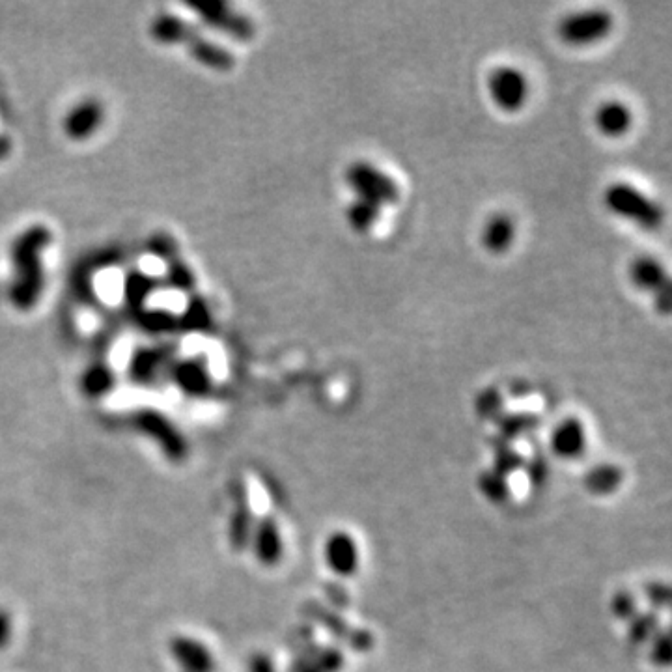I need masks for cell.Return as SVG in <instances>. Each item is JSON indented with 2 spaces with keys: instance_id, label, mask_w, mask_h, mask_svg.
<instances>
[{
  "instance_id": "obj_1",
  "label": "cell",
  "mask_w": 672,
  "mask_h": 672,
  "mask_svg": "<svg viewBox=\"0 0 672 672\" xmlns=\"http://www.w3.org/2000/svg\"><path fill=\"white\" fill-rule=\"evenodd\" d=\"M51 230L42 224L30 226L12 245L14 279L10 301L19 310L36 307L43 292L42 251L51 243Z\"/></svg>"
},
{
  "instance_id": "obj_2",
  "label": "cell",
  "mask_w": 672,
  "mask_h": 672,
  "mask_svg": "<svg viewBox=\"0 0 672 672\" xmlns=\"http://www.w3.org/2000/svg\"><path fill=\"white\" fill-rule=\"evenodd\" d=\"M152 34L159 42L183 43L200 64L208 66L211 70L228 71L236 64V58L228 49L210 42L180 17L159 15L152 23Z\"/></svg>"
},
{
  "instance_id": "obj_3",
  "label": "cell",
  "mask_w": 672,
  "mask_h": 672,
  "mask_svg": "<svg viewBox=\"0 0 672 672\" xmlns=\"http://www.w3.org/2000/svg\"><path fill=\"white\" fill-rule=\"evenodd\" d=\"M603 204L616 217L630 221L643 230H658L665 217L656 200L630 183H611L603 193Z\"/></svg>"
},
{
  "instance_id": "obj_4",
  "label": "cell",
  "mask_w": 672,
  "mask_h": 672,
  "mask_svg": "<svg viewBox=\"0 0 672 672\" xmlns=\"http://www.w3.org/2000/svg\"><path fill=\"white\" fill-rule=\"evenodd\" d=\"M346 182L355 196L370 200L378 204L379 208L391 206L400 198L398 183L394 182L387 172H383L381 168L368 161H355L348 167Z\"/></svg>"
},
{
  "instance_id": "obj_5",
  "label": "cell",
  "mask_w": 672,
  "mask_h": 672,
  "mask_svg": "<svg viewBox=\"0 0 672 672\" xmlns=\"http://www.w3.org/2000/svg\"><path fill=\"white\" fill-rule=\"evenodd\" d=\"M615 27V19L607 10H581L566 15L559 23V38L572 47H587L605 40Z\"/></svg>"
},
{
  "instance_id": "obj_6",
  "label": "cell",
  "mask_w": 672,
  "mask_h": 672,
  "mask_svg": "<svg viewBox=\"0 0 672 672\" xmlns=\"http://www.w3.org/2000/svg\"><path fill=\"white\" fill-rule=\"evenodd\" d=\"M486 86L495 107L510 114L521 111L531 94L527 75L516 66H499L491 70Z\"/></svg>"
},
{
  "instance_id": "obj_7",
  "label": "cell",
  "mask_w": 672,
  "mask_h": 672,
  "mask_svg": "<svg viewBox=\"0 0 672 672\" xmlns=\"http://www.w3.org/2000/svg\"><path fill=\"white\" fill-rule=\"evenodd\" d=\"M322 559L331 574L348 579L361 570L363 549L351 532L338 529L325 536Z\"/></svg>"
},
{
  "instance_id": "obj_8",
  "label": "cell",
  "mask_w": 672,
  "mask_h": 672,
  "mask_svg": "<svg viewBox=\"0 0 672 672\" xmlns=\"http://www.w3.org/2000/svg\"><path fill=\"white\" fill-rule=\"evenodd\" d=\"M198 17L208 23L210 27L219 28L226 32L228 36L236 40H249L254 34V27L247 17L234 12L228 4L224 2H191L187 4Z\"/></svg>"
},
{
  "instance_id": "obj_9",
  "label": "cell",
  "mask_w": 672,
  "mask_h": 672,
  "mask_svg": "<svg viewBox=\"0 0 672 672\" xmlns=\"http://www.w3.org/2000/svg\"><path fill=\"white\" fill-rule=\"evenodd\" d=\"M588 432L585 422L577 417H564L549 435V450L564 462H575L585 456Z\"/></svg>"
},
{
  "instance_id": "obj_10",
  "label": "cell",
  "mask_w": 672,
  "mask_h": 672,
  "mask_svg": "<svg viewBox=\"0 0 672 672\" xmlns=\"http://www.w3.org/2000/svg\"><path fill=\"white\" fill-rule=\"evenodd\" d=\"M594 126L607 139H620L630 133L633 112L624 101L609 99L594 112Z\"/></svg>"
},
{
  "instance_id": "obj_11",
  "label": "cell",
  "mask_w": 672,
  "mask_h": 672,
  "mask_svg": "<svg viewBox=\"0 0 672 672\" xmlns=\"http://www.w3.org/2000/svg\"><path fill=\"white\" fill-rule=\"evenodd\" d=\"M101 122H103V107L98 101L88 99L71 109L70 114L66 116L64 129L70 139L84 140L94 135Z\"/></svg>"
},
{
  "instance_id": "obj_12",
  "label": "cell",
  "mask_w": 672,
  "mask_h": 672,
  "mask_svg": "<svg viewBox=\"0 0 672 672\" xmlns=\"http://www.w3.org/2000/svg\"><path fill=\"white\" fill-rule=\"evenodd\" d=\"M516 241V223L506 213H495L482 228V247L491 254H503Z\"/></svg>"
},
{
  "instance_id": "obj_13",
  "label": "cell",
  "mask_w": 672,
  "mask_h": 672,
  "mask_svg": "<svg viewBox=\"0 0 672 672\" xmlns=\"http://www.w3.org/2000/svg\"><path fill=\"white\" fill-rule=\"evenodd\" d=\"M630 279L637 290L654 294L669 277L663 264L654 256H639L631 262Z\"/></svg>"
},
{
  "instance_id": "obj_14",
  "label": "cell",
  "mask_w": 672,
  "mask_h": 672,
  "mask_svg": "<svg viewBox=\"0 0 672 672\" xmlns=\"http://www.w3.org/2000/svg\"><path fill=\"white\" fill-rule=\"evenodd\" d=\"M381 211L383 208H379L378 204L355 196L346 210V221L355 232L364 234L376 226L381 217Z\"/></svg>"
},
{
  "instance_id": "obj_15",
  "label": "cell",
  "mask_w": 672,
  "mask_h": 672,
  "mask_svg": "<svg viewBox=\"0 0 672 672\" xmlns=\"http://www.w3.org/2000/svg\"><path fill=\"white\" fill-rule=\"evenodd\" d=\"M174 379L182 387L183 391L198 392L206 391L210 387V378L200 361H183L174 368Z\"/></svg>"
},
{
  "instance_id": "obj_16",
  "label": "cell",
  "mask_w": 672,
  "mask_h": 672,
  "mask_svg": "<svg viewBox=\"0 0 672 672\" xmlns=\"http://www.w3.org/2000/svg\"><path fill=\"white\" fill-rule=\"evenodd\" d=\"M180 327L185 331H208L211 327V312L202 299H193L180 318Z\"/></svg>"
},
{
  "instance_id": "obj_17",
  "label": "cell",
  "mask_w": 672,
  "mask_h": 672,
  "mask_svg": "<svg viewBox=\"0 0 672 672\" xmlns=\"http://www.w3.org/2000/svg\"><path fill=\"white\" fill-rule=\"evenodd\" d=\"M157 288V280L142 273H133L126 282L127 301L131 307L139 308L142 301Z\"/></svg>"
},
{
  "instance_id": "obj_18",
  "label": "cell",
  "mask_w": 672,
  "mask_h": 672,
  "mask_svg": "<svg viewBox=\"0 0 672 672\" xmlns=\"http://www.w3.org/2000/svg\"><path fill=\"white\" fill-rule=\"evenodd\" d=\"M168 282L170 286L178 288V290H183V292H189L193 290L195 286V277L193 273L189 271V267L183 264L182 260L178 258V252L168 256Z\"/></svg>"
},
{
  "instance_id": "obj_19",
  "label": "cell",
  "mask_w": 672,
  "mask_h": 672,
  "mask_svg": "<svg viewBox=\"0 0 672 672\" xmlns=\"http://www.w3.org/2000/svg\"><path fill=\"white\" fill-rule=\"evenodd\" d=\"M139 323L146 331L163 333V331H174L176 327H180V318L172 316L167 310H154V312L139 314Z\"/></svg>"
},
{
  "instance_id": "obj_20",
  "label": "cell",
  "mask_w": 672,
  "mask_h": 672,
  "mask_svg": "<svg viewBox=\"0 0 672 672\" xmlns=\"http://www.w3.org/2000/svg\"><path fill=\"white\" fill-rule=\"evenodd\" d=\"M167 355L163 351H142L133 361V376L137 379H152Z\"/></svg>"
},
{
  "instance_id": "obj_21",
  "label": "cell",
  "mask_w": 672,
  "mask_h": 672,
  "mask_svg": "<svg viewBox=\"0 0 672 672\" xmlns=\"http://www.w3.org/2000/svg\"><path fill=\"white\" fill-rule=\"evenodd\" d=\"M267 525L262 531V538H260V546H262V559L267 562H273L280 557V549H282V540H280V532L273 521H266Z\"/></svg>"
},
{
  "instance_id": "obj_22",
  "label": "cell",
  "mask_w": 672,
  "mask_h": 672,
  "mask_svg": "<svg viewBox=\"0 0 672 672\" xmlns=\"http://www.w3.org/2000/svg\"><path fill=\"white\" fill-rule=\"evenodd\" d=\"M111 381V372L105 366H96L84 376V389L90 394H99L111 387Z\"/></svg>"
},
{
  "instance_id": "obj_23",
  "label": "cell",
  "mask_w": 672,
  "mask_h": 672,
  "mask_svg": "<svg viewBox=\"0 0 672 672\" xmlns=\"http://www.w3.org/2000/svg\"><path fill=\"white\" fill-rule=\"evenodd\" d=\"M671 280H667L661 288H658L654 292V307L658 310L659 314L667 316L669 310H671Z\"/></svg>"
},
{
  "instance_id": "obj_24",
  "label": "cell",
  "mask_w": 672,
  "mask_h": 672,
  "mask_svg": "<svg viewBox=\"0 0 672 672\" xmlns=\"http://www.w3.org/2000/svg\"><path fill=\"white\" fill-rule=\"evenodd\" d=\"M10 152H12V142H10V139H8V137L0 135V159L8 157V155H10Z\"/></svg>"
}]
</instances>
